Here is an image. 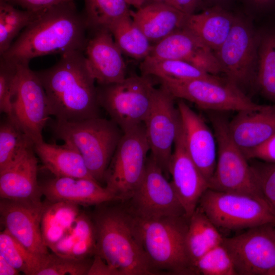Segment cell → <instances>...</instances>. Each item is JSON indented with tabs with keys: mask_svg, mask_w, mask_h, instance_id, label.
<instances>
[{
	"mask_svg": "<svg viewBox=\"0 0 275 275\" xmlns=\"http://www.w3.org/2000/svg\"><path fill=\"white\" fill-rule=\"evenodd\" d=\"M88 26L73 1L38 12L1 57L15 63H28L34 58L84 51Z\"/></svg>",
	"mask_w": 275,
	"mask_h": 275,
	"instance_id": "cell-1",
	"label": "cell"
},
{
	"mask_svg": "<svg viewBox=\"0 0 275 275\" xmlns=\"http://www.w3.org/2000/svg\"><path fill=\"white\" fill-rule=\"evenodd\" d=\"M45 91L50 113L59 121H77L100 117L96 81L84 51L61 54L53 66L35 71Z\"/></svg>",
	"mask_w": 275,
	"mask_h": 275,
	"instance_id": "cell-2",
	"label": "cell"
},
{
	"mask_svg": "<svg viewBox=\"0 0 275 275\" xmlns=\"http://www.w3.org/2000/svg\"><path fill=\"white\" fill-rule=\"evenodd\" d=\"M99 255L119 275L156 274L138 241L124 207L100 206L92 217Z\"/></svg>",
	"mask_w": 275,
	"mask_h": 275,
	"instance_id": "cell-3",
	"label": "cell"
},
{
	"mask_svg": "<svg viewBox=\"0 0 275 275\" xmlns=\"http://www.w3.org/2000/svg\"><path fill=\"white\" fill-rule=\"evenodd\" d=\"M129 213L135 236L156 274H194L185 245L189 218H143Z\"/></svg>",
	"mask_w": 275,
	"mask_h": 275,
	"instance_id": "cell-4",
	"label": "cell"
},
{
	"mask_svg": "<svg viewBox=\"0 0 275 275\" xmlns=\"http://www.w3.org/2000/svg\"><path fill=\"white\" fill-rule=\"evenodd\" d=\"M55 138L71 143L82 156L89 172L99 183L104 175L123 134L112 120L100 117L51 124Z\"/></svg>",
	"mask_w": 275,
	"mask_h": 275,
	"instance_id": "cell-5",
	"label": "cell"
},
{
	"mask_svg": "<svg viewBox=\"0 0 275 275\" xmlns=\"http://www.w3.org/2000/svg\"><path fill=\"white\" fill-rule=\"evenodd\" d=\"M210 118L216 140L217 152L215 170L209 181L208 188L262 198L252 167L229 135L227 119L223 115L214 114Z\"/></svg>",
	"mask_w": 275,
	"mask_h": 275,
	"instance_id": "cell-6",
	"label": "cell"
},
{
	"mask_svg": "<svg viewBox=\"0 0 275 275\" xmlns=\"http://www.w3.org/2000/svg\"><path fill=\"white\" fill-rule=\"evenodd\" d=\"M198 207L218 229L239 230L275 225V215L264 200L252 195L208 188Z\"/></svg>",
	"mask_w": 275,
	"mask_h": 275,
	"instance_id": "cell-7",
	"label": "cell"
},
{
	"mask_svg": "<svg viewBox=\"0 0 275 275\" xmlns=\"http://www.w3.org/2000/svg\"><path fill=\"white\" fill-rule=\"evenodd\" d=\"M155 89L150 76L133 75L119 82L99 85L98 101L111 120L125 132L144 123Z\"/></svg>",
	"mask_w": 275,
	"mask_h": 275,
	"instance_id": "cell-8",
	"label": "cell"
},
{
	"mask_svg": "<svg viewBox=\"0 0 275 275\" xmlns=\"http://www.w3.org/2000/svg\"><path fill=\"white\" fill-rule=\"evenodd\" d=\"M149 151L144 123L123 132L104 178L119 200H127L140 184Z\"/></svg>",
	"mask_w": 275,
	"mask_h": 275,
	"instance_id": "cell-9",
	"label": "cell"
},
{
	"mask_svg": "<svg viewBox=\"0 0 275 275\" xmlns=\"http://www.w3.org/2000/svg\"><path fill=\"white\" fill-rule=\"evenodd\" d=\"M175 97L211 111H245L262 109L241 90L226 78L160 80Z\"/></svg>",
	"mask_w": 275,
	"mask_h": 275,
	"instance_id": "cell-10",
	"label": "cell"
},
{
	"mask_svg": "<svg viewBox=\"0 0 275 275\" xmlns=\"http://www.w3.org/2000/svg\"><path fill=\"white\" fill-rule=\"evenodd\" d=\"M259 36L246 19L237 15L229 36L214 51L226 79L242 91L256 86Z\"/></svg>",
	"mask_w": 275,
	"mask_h": 275,
	"instance_id": "cell-11",
	"label": "cell"
},
{
	"mask_svg": "<svg viewBox=\"0 0 275 275\" xmlns=\"http://www.w3.org/2000/svg\"><path fill=\"white\" fill-rule=\"evenodd\" d=\"M16 64L12 120L35 144L43 141L42 131L50 116L48 99L41 81L29 63Z\"/></svg>",
	"mask_w": 275,
	"mask_h": 275,
	"instance_id": "cell-12",
	"label": "cell"
},
{
	"mask_svg": "<svg viewBox=\"0 0 275 275\" xmlns=\"http://www.w3.org/2000/svg\"><path fill=\"white\" fill-rule=\"evenodd\" d=\"M126 201L127 210L141 218L186 216L171 181L150 155L140 184Z\"/></svg>",
	"mask_w": 275,
	"mask_h": 275,
	"instance_id": "cell-13",
	"label": "cell"
},
{
	"mask_svg": "<svg viewBox=\"0 0 275 275\" xmlns=\"http://www.w3.org/2000/svg\"><path fill=\"white\" fill-rule=\"evenodd\" d=\"M275 225L250 228L231 237H224L237 274L275 275Z\"/></svg>",
	"mask_w": 275,
	"mask_h": 275,
	"instance_id": "cell-14",
	"label": "cell"
},
{
	"mask_svg": "<svg viewBox=\"0 0 275 275\" xmlns=\"http://www.w3.org/2000/svg\"><path fill=\"white\" fill-rule=\"evenodd\" d=\"M175 98L163 86L156 88L151 108L144 122L150 155L167 177L173 146L181 126Z\"/></svg>",
	"mask_w": 275,
	"mask_h": 275,
	"instance_id": "cell-15",
	"label": "cell"
},
{
	"mask_svg": "<svg viewBox=\"0 0 275 275\" xmlns=\"http://www.w3.org/2000/svg\"><path fill=\"white\" fill-rule=\"evenodd\" d=\"M169 173L175 191L186 216L189 218L209 188V183L188 154L181 123L170 161Z\"/></svg>",
	"mask_w": 275,
	"mask_h": 275,
	"instance_id": "cell-16",
	"label": "cell"
},
{
	"mask_svg": "<svg viewBox=\"0 0 275 275\" xmlns=\"http://www.w3.org/2000/svg\"><path fill=\"white\" fill-rule=\"evenodd\" d=\"M44 203L18 202L1 199V222L9 233L32 253L49 254L43 239L41 221Z\"/></svg>",
	"mask_w": 275,
	"mask_h": 275,
	"instance_id": "cell-17",
	"label": "cell"
},
{
	"mask_svg": "<svg viewBox=\"0 0 275 275\" xmlns=\"http://www.w3.org/2000/svg\"><path fill=\"white\" fill-rule=\"evenodd\" d=\"M177 106L186 150L209 183L217 160V143L214 133L203 118L184 101H179Z\"/></svg>",
	"mask_w": 275,
	"mask_h": 275,
	"instance_id": "cell-18",
	"label": "cell"
},
{
	"mask_svg": "<svg viewBox=\"0 0 275 275\" xmlns=\"http://www.w3.org/2000/svg\"><path fill=\"white\" fill-rule=\"evenodd\" d=\"M148 56L184 61L215 75L222 73L214 51L183 29L153 45Z\"/></svg>",
	"mask_w": 275,
	"mask_h": 275,
	"instance_id": "cell-19",
	"label": "cell"
},
{
	"mask_svg": "<svg viewBox=\"0 0 275 275\" xmlns=\"http://www.w3.org/2000/svg\"><path fill=\"white\" fill-rule=\"evenodd\" d=\"M87 38L84 53L90 72L99 85L123 80L126 66L122 52L107 30H93Z\"/></svg>",
	"mask_w": 275,
	"mask_h": 275,
	"instance_id": "cell-20",
	"label": "cell"
},
{
	"mask_svg": "<svg viewBox=\"0 0 275 275\" xmlns=\"http://www.w3.org/2000/svg\"><path fill=\"white\" fill-rule=\"evenodd\" d=\"M33 147L0 170L1 199L38 203L43 195L37 180L38 159Z\"/></svg>",
	"mask_w": 275,
	"mask_h": 275,
	"instance_id": "cell-21",
	"label": "cell"
},
{
	"mask_svg": "<svg viewBox=\"0 0 275 275\" xmlns=\"http://www.w3.org/2000/svg\"><path fill=\"white\" fill-rule=\"evenodd\" d=\"M40 185L46 200L52 202L66 201L88 206L119 200L107 188L89 179L54 176Z\"/></svg>",
	"mask_w": 275,
	"mask_h": 275,
	"instance_id": "cell-22",
	"label": "cell"
},
{
	"mask_svg": "<svg viewBox=\"0 0 275 275\" xmlns=\"http://www.w3.org/2000/svg\"><path fill=\"white\" fill-rule=\"evenodd\" d=\"M229 135L245 156L275 133V104L238 112L228 121Z\"/></svg>",
	"mask_w": 275,
	"mask_h": 275,
	"instance_id": "cell-23",
	"label": "cell"
},
{
	"mask_svg": "<svg viewBox=\"0 0 275 275\" xmlns=\"http://www.w3.org/2000/svg\"><path fill=\"white\" fill-rule=\"evenodd\" d=\"M187 15L175 7L153 2L130 10L133 22L154 44L182 29Z\"/></svg>",
	"mask_w": 275,
	"mask_h": 275,
	"instance_id": "cell-24",
	"label": "cell"
},
{
	"mask_svg": "<svg viewBox=\"0 0 275 275\" xmlns=\"http://www.w3.org/2000/svg\"><path fill=\"white\" fill-rule=\"evenodd\" d=\"M236 16L225 7L214 5L201 13L187 14L182 29L215 51L229 36Z\"/></svg>",
	"mask_w": 275,
	"mask_h": 275,
	"instance_id": "cell-25",
	"label": "cell"
},
{
	"mask_svg": "<svg viewBox=\"0 0 275 275\" xmlns=\"http://www.w3.org/2000/svg\"><path fill=\"white\" fill-rule=\"evenodd\" d=\"M34 149L44 168L55 177L97 181L89 172L80 153L71 143L64 142L60 145L43 141L34 144Z\"/></svg>",
	"mask_w": 275,
	"mask_h": 275,
	"instance_id": "cell-26",
	"label": "cell"
},
{
	"mask_svg": "<svg viewBox=\"0 0 275 275\" xmlns=\"http://www.w3.org/2000/svg\"><path fill=\"white\" fill-rule=\"evenodd\" d=\"M96 235L91 217L81 212L70 230L50 249L59 256L82 259L96 252Z\"/></svg>",
	"mask_w": 275,
	"mask_h": 275,
	"instance_id": "cell-27",
	"label": "cell"
},
{
	"mask_svg": "<svg viewBox=\"0 0 275 275\" xmlns=\"http://www.w3.org/2000/svg\"><path fill=\"white\" fill-rule=\"evenodd\" d=\"M224 237L209 218L197 207L189 218L185 237L186 251L193 269L199 259L223 242Z\"/></svg>",
	"mask_w": 275,
	"mask_h": 275,
	"instance_id": "cell-28",
	"label": "cell"
},
{
	"mask_svg": "<svg viewBox=\"0 0 275 275\" xmlns=\"http://www.w3.org/2000/svg\"><path fill=\"white\" fill-rule=\"evenodd\" d=\"M41 229L45 244L50 249L70 230L81 212L79 205L66 201L44 203Z\"/></svg>",
	"mask_w": 275,
	"mask_h": 275,
	"instance_id": "cell-29",
	"label": "cell"
},
{
	"mask_svg": "<svg viewBox=\"0 0 275 275\" xmlns=\"http://www.w3.org/2000/svg\"><path fill=\"white\" fill-rule=\"evenodd\" d=\"M140 68L142 75L154 76L160 80L219 78L184 61L156 59L149 56L143 60Z\"/></svg>",
	"mask_w": 275,
	"mask_h": 275,
	"instance_id": "cell-30",
	"label": "cell"
},
{
	"mask_svg": "<svg viewBox=\"0 0 275 275\" xmlns=\"http://www.w3.org/2000/svg\"><path fill=\"white\" fill-rule=\"evenodd\" d=\"M108 31L122 53L136 60H144L150 54L153 45L130 15L114 22Z\"/></svg>",
	"mask_w": 275,
	"mask_h": 275,
	"instance_id": "cell-31",
	"label": "cell"
},
{
	"mask_svg": "<svg viewBox=\"0 0 275 275\" xmlns=\"http://www.w3.org/2000/svg\"><path fill=\"white\" fill-rule=\"evenodd\" d=\"M256 86L275 104V31L260 34Z\"/></svg>",
	"mask_w": 275,
	"mask_h": 275,
	"instance_id": "cell-32",
	"label": "cell"
},
{
	"mask_svg": "<svg viewBox=\"0 0 275 275\" xmlns=\"http://www.w3.org/2000/svg\"><path fill=\"white\" fill-rule=\"evenodd\" d=\"M34 254L4 229L0 233V255L20 272L37 275L46 263L48 255Z\"/></svg>",
	"mask_w": 275,
	"mask_h": 275,
	"instance_id": "cell-33",
	"label": "cell"
},
{
	"mask_svg": "<svg viewBox=\"0 0 275 275\" xmlns=\"http://www.w3.org/2000/svg\"><path fill=\"white\" fill-rule=\"evenodd\" d=\"M83 15L88 29H105L122 18L130 15L125 0H84Z\"/></svg>",
	"mask_w": 275,
	"mask_h": 275,
	"instance_id": "cell-34",
	"label": "cell"
},
{
	"mask_svg": "<svg viewBox=\"0 0 275 275\" xmlns=\"http://www.w3.org/2000/svg\"><path fill=\"white\" fill-rule=\"evenodd\" d=\"M32 140L13 120L7 117L0 126V170L34 147Z\"/></svg>",
	"mask_w": 275,
	"mask_h": 275,
	"instance_id": "cell-35",
	"label": "cell"
},
{
	"mask_svg": "<svg viewBox=\"0 0 275 275\" xmlns=\"http://www.w3.org/2000/svg\"><path fill=\"white\" fill-rule=\"evenodd\" d=\"M38 12L20 10L0 0L1 56L9 49L19 32L34 20Z\"/></svg>",
	"mask_w": 275,
	"mask_h": 275,
	"instance_id": "cell-36",
	"label": "cell"
},
{
	"mask_svg": "<svg viewBox=\"0 0 275 275\" xmlns=\"http://www.w3.org/2000/svg\"><path fill=\"white\" fill-rule=\"evenodd\" d=\"M193 270L194 274L237 275L232 258L223 242L199 259Z\"/></svg>",
	"mask_w": 275,
	"mask_h": 275,
	"instance_id": "cell-37",
	"label": "cell"
},
{
	"mask_svg": "<svg viewBox=\"0 0 275 275\" xmlns=\"http://www.w3.org/2000/svg\"><path fill=\"white\" fill-rule=\"evenodd\" d=\"M91 258L76 259L49 254L46 263L37 275H86L92 263Z\"/></svg>",
	"mask_w": 275,
	"mask_h": 275,
	"instance_id": "cell-38",
	"label": "cell"
},
{
	"mask_svg": "<svg viewBox=\"0 0 275 275\" xmlns=\"http://www.w3.org/2000/svg\"><path fill=\"white\" fill-rule=\"evenodd\" d=\"M17 78L16 63L1 57L0 111L13 119L12 100Z\"/></svg>",
	"mask_w": 275,
	"mask_h": 275,
	"instance_id": "cell-39",
	"label": "cell"
},
{
	"mask_svg": "<svg viewBox=\"0 0 275 275\" xmlns=\"http://www.w3.org/2000/svg\"><path fill=\"white\" fill-rule=\"evenodd\" d=\"M257 177L261 196L275 215V163H250Z\"/></svg>",
	"mask_w": 275,
	"mask_h": 275,
	"instance_id": "cell-40",
	"label": "cell"
},
{
	"mask_svg": "<svg viewBox=\"0 0 275 275\" xmlns=\"http://www.w3.org/2000/svg\"><path fill=\"white\" fill-rule=\"evenodd\" d=\"M245 157L248 160L256 159L275 163V133L262 145L248 153Z\"/></svg>",
	"mask_w": 275,
	"mask_h": 275,
	"instance_id": "cell-41",
	"label": "cell"
},
{
	"mask_svg": "<svg viewBox=\"0 0 275 275\" xmlns=\"http://www.w3.org/2000/svg\"><path fill=\"white\" fill-rule=\"evenodd\" d=\"M24 10L38 12L73 0H2Z\"/></svg>",
	"mask_w": 275,
	"mask_h": 275,
	"instance_id": "cell-42",
	"label": "cell"
},
{
	"mask_svg": "<svg viewBox=\"0 0 275 275\" xmlns=\"http://www.w3.org/2000/svg\"><path fill=\"white\" fill-rule=\"evenodd\" d=\"M94 274L119 275V273L99 255L95 254L93 256L92 263L88 273V275Z\"/></svg>",
	"mask_w": 275,
	"mask_h": 275,
	"instance_id": "cell-43",
	"label": "cell"
},
{
	"mask_svg": "<svg viewBox=\"0 0 275 275\" xmlns=\"http://www.w3.org/2000/svg\"><path fill=\"white\" fill-rule=\"evenodd\" d=\"M247 7L258 12L267 11L275 6V0H243Z\"/></svg>",
	"mask_w": 275,
	"mask_h": 275,
	"instance_id": "cell-44",
	"label": "cell"
},
{
	"mask_svg": "<svg viewBox=\"0 0 275 275\" xmlns=\"http://www.w3.org/2000/svg\"><path fill=\"white\" fill-rule=\"evenodd\" d=\"M178 8L187 14L195 13L202 4V0H175Z\"/></svg>",
	"mask_w": 275,
	"mask_h": 275,
	"instance_id": "cell-45",
	"label": "cell"
},
{
	"mask_svg": "<svg viewBox=\"0 0 275 275\" xmlns=\"http://www.w3.org/2000/svg\"><path fill=\"white\" fill-rule=\"evenodd\" d=\"M19 272L0 255V275H17Z\"/></svg>",
	"mask_w": 275,
	"mask_h": 275,
	"instance_id": "cell-46",
	"label": "cell"
},
{
	"mask_svg": "<svg viewBox=\"0 0 275 275\" xmlns=\"http://www.w3.org/2000/svg\"><path fill=\"white\" fill-rule=\"evenodd\" d=\"M129 6H132L136 9L145 5L148 0H125Z\"/></svg>",
	"mask_w": 275,
	"mask_h": 275,
	"instance_id": "cell-47",
	"label": "cell"
},
{
	"mask_svg": "<svg viewBox=\"0 0 275 275\" xmlns=\"http://www.w3.org/2000/svg\"><path fill=\"white\" fill-rule=\"evenodd\" d=\"M149 2H153L157 3H161L164 4L169 5L178 8L175 0H148ZM179 9V8H178Z\"/></svg>",
	"mask_w": 275,
	"mask_h": 275,
	"instance_id": "cell-48",
	"label": "cell"
},
{
	"mask_svg": "<svg viewBox=\"0 0 275 275\" xmlns=\"http://www.w3.org/2000/svg\"><path fill=\"white\" fill-rule=\"evenodd\" d=\"M211 2H213L215 5L220 6L224 7L225 4L229 3L231 0H210Z\"/></svg>",
	"mask_w": 275,
	"mask_h": 275,
	"instance_id": "cell-49",
	"label": "cell"
}]
</instances>
